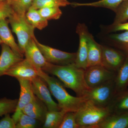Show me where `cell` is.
<instances>
[{
  "label": "cell",
  "mask_w": 128,
  "mask_h": 128,
  "mask_svg": "<svg viewBox=\"0 0 128 128\" xmlns=\"http://www.w3.org/2000/svg\"><path fill=\"white\" fill-rule=\"evenodd\" d=\"M42 70L56 76L65 87L73 90L77 96L85 97L90 89L85 80V70L77 67L74 63L60 66L49 63Z\"/></svg>",
  "instance_id": "obj_1"
},
{
  "label": "cell",
  "mask_w": 128,
  "mask_h": 128,
  "mask_svg": "<svg viewBox=\"0 0 128 128\" xmlns=\"http://www.w3.org/2000/svg\"><path fill=\"white\" fill-rule=\"evenodd\" d=\"M38 75L47 83L61 110L66 112H76L87 100L85 97L74 96L69 94L59 80L49 75L42 70L38 71Z\"/></svg>",
  "instance_id": "obj_2"
},
{
  "label": "cell",
  "mask_w": 128,
  "mask_h": 128,
  "mask_svg": "<svg viewBox=\"0 0 128 128\" xmlns=\"http://www.w3.org/2000/svg\"><path fill=\"white\" fill-rule=\"evenodd\" d=\"M110 114L108 108H102L87 100L76 112L80 128H96Z\"/></svg>",
  "instance_id": "obj_3"
},
{
  "label": "cell",
  "mask_w": 128,
  "mask_h": 128,
  "mask_svg": "<svg viewBox=\"0 0 128 128\" xmlns=\"http://www.w3.org/2000/svg\"><path fill=\"white\" fill-rule=\"evenodd\" d=\"M25 14L14 11L8 19L12 32L17 37L18 47L23 54L26 46L34 35L35 29L28 22Z\"/></svg>",
  "instance_id": "obj_4"
},
{
  "label": "cell",
  "mask_w": 128,
  "mask_h": 128,
  "mask_svg": "<svg viewBox=\"0 0 128 128\" xmlns=\"http://www.w3.org/2000/svg\"><path fill=\"white\" fill-rule=\"evenodd\" d=\"M117 94L114 79L90 89L85 97L94 105L107 108Z\"/></svg>",
  "instance_id": "obj_5"
},
{
  "label": "cell",
  "mask_w": 128,
  "mask_h": 128,
  "mask_svg": "<svg viewBox=\"0 0 128 128\" xmlns=\"http://www.w3.org/2000/svg\"><path fill=\"white\" fill-rule=\"evenodd\" d=\"M34 39L47 62L57 65H66L75 63L76 53L62 51L40 43L35 37Z\"/></svg>",
  "instance_id": "obj_6"
},
{
  "label": "cell",
  "mask_w": 128,
  "mask_h": 128,
  "mask_svg": "<svg viewBox=\"0 0 128 128\" xmlns=\"http://www.w3.org/2000/svg\"><path fill=\"white\" fill-rule=\"evenodd\" d=\"M116 73L102 65L89 66L85 70V80L88 87L92 89L113 80Z\"/></svg>",
  "instance_id": "obj_7"
},
{
  "label": "cell",
  "mask_w": 128,
  "mask_h": 128,
  "mask_svg": "<svg viewBox=\"0 0 128 128\" xmlns=\"http://www.w3.org/2000/svg\"><path fill=\"white\" fill-rule=\"evenodd\" d=\"M102 65L108 70L116 73L123 64L127 56L112 46L102 44Z\"/></svg>",
  "instance_id": "obj_8"
},
{
  "label": "cell",
  "mask_w": 128,
  "mask_h": 128,
  "mask_svg": "<svg viewBox=\"0 0 128 128\" xmlns=\"http://www.w3.org/2000/svg\"><path fill=\"white\" fill-rule=\"evenodd\" d=\"M31 81L34 95L46 105L48 111L61 110L58 103L53 100L50 90L44 79L38 76Z\"/></svg>",
  "instance_id": "obj_9"
},
{
  "label": "cell",
  "mask_w": 128,
  "mask_h": 128,
  "mask_svg": "<svg viewBox=\"0 0 128 128\" xmlns=\"http://www.w3.org/2000/svg\"><path fill=\"white\" fill-rule=\"evenodd\" d=\"M76 32L79 36V45L74 64L78 68L86 70L88 67V36L89 32L84 23H78Z\"/></svg>",
  "instance_id": "obj_10"
},
{
  "label": "cell",
  "mask_w": 128,
  "mask_h": 128,
  "mask_svg": "<svg viewBox=\"0 0 128 128\" xmlns=\"http://www.w3.org/2000/svg\"><path fill=\"white\" fill-rule=\"evenodd\" d=\"M17 80L20 86V96L16 110L12 116L16 124L23 112L24 108L32 100L35 96L30 80L22 79Z\"/></svg>",
  "instance_id": "obj_11"
},
{
  "label": "cell",
  "mask_w": 128,
  "mask_h": 128,
  "mask_svg": "<svg viewBox=\"0 0 128 128\" xmlns=\"http://www.w3.org/2000/svg\"><path fill=\"white\" fill-rule=\"evenodd\" d=\"M38 70L26 59H23L11 67L4 75L16 78V80H31L38 76Z\"/></svg>",
  "instance_id": "obj_12"
},
{
  "label": "cell",
  "mask_w": 128,
  "mask_h": 128,
  "mask_svg": "<svg viewBox=\"0 0 128 128\" xmlns=\"http://www.w3.org/2000/svg\"><path fill=\"white\" fill-rule=\"evenodd\" d=\"M34 36L29 41L24 52L25 58L29 61L38 71L44 68L48 62L44 57L34 39Z\"/></svg>",
  "instance_id": "obj_13"
},
{
  "label": "cell",
  "mask_w": 128,
  "mask_h": 128,
  "mask_svg": "<svg viewBox=\"0 0 128 128\" xmlns=\"http://www.w3.org/2000/svg\"><path fill=\"white\" fill-rule=\"evenodd\" d=\"M100 34L103 44L113 47L128 56V31L119 33H101Z\"/></svg>",
  "instance_id": "obj_14"
},
{
  "label": "cell",
  "mask_w": 128,
  "mask_h": 128,
  "mask_svg": "<svg viewBox=\"0 0 128 128\" xmlns=\"http://www.w3.org/2000/svg\"><path fill=\"white\" fill-rule=\"evenodd\" d=\"M1 53L0 55V77L15 64L23 59L14 52L6 44H2Z\"/></svg>",
  "instance_id": "obj_15"
},
{
  "label": "cell",
  "mask_w": 128,
  "mask_h": 128,
  "mask_svg": "<svg viewBox=\"0 0 128 128\" xmlns=\"http://www.w3.org/2000/svg\"><path fill=\"white\" fill-rule=\"evenodd\" d=\"M48 111L46 105L35 96L32 100L24 108L22 112L44 123Z\"/></svg>",
  "instance_id": "obj_16"
},
{
  "label": "cell",
  "mask_w": 128,
  "mask_h": 128,
  "mask_svg": "<svg viewBox=\"0 0 128 128\" xmlns=\"http://www.w3.org/2000/svg\"><path fill=\"white\" fill-rule=\"evenodd\" d=\"M102 44L96 42L89 32L88 36V67L102 65Z\"/></svg>",
  "instance_id": "obj_17"
},
{
  "label": "cell",
  "mask_w": 128,
  "mask_h": 128,
  "mask_svg": "<svg viewBox=\"0 0 128 128\" xmlns=\"http://www.w3.org/2000/svg\"><path fill=\"white\" fill-rule=\"evenodd\" d=\"M9 23L6 18L0 20V38L3 43L9 46L16 54L23 57L24 54L20 50L18 44L16 43L9 28Z\"/></svg>",
  "instance_id": "obj_18"
},
{
  "label": "cell",
  "mask_w": 128,
  "mask_h": 128,
  "mask_svg": "<svg viewBox=\"0 0 128 128\" xmlns=\"http://www.w3.org/2000/svg\"><path fill=\"white\" fill-rule=\"evenodd\" d=\"M107 108L110 114L128 113V89L117 93Z\"/></svg>",
  "instance_id": "obj_19"
},
{
  "label": "cell",
  "mask_w": 128,
  "mask_h": 128,
  "mask_svg": "<svg viewBox=\"0 0 128 128\" xmlns=\"http://www.w3.org/2000/svg\"><path fill=\"white\" fill-rule=\"evenodd\" d=\"M128 113L120 114H110L96 128H127Z\"/></svg>",
  "instance_id": "obj_20"
},
{
  "label": "cell",
  "mask_w": 128,
  "mask_h": 128,
  "mask_svg": "<svg viewBox=\"0 0 128 128\" xmlns=\"http://www.w3.org/2000/svg\"><path fill=\"white\" fill-rule=\"evenodd\" d=\"M117 93L128 89V56L116 73L114 78Z\"/></svg>",
  "instance_id": "obj_21"
},
{
  "label": "cell",
  "mask_w": 128,
  "mask_h": 128,
  "mask_svg": "<svg viewBox=\"0 0 128 128\" xmlns=\"http://www.w3.org/2000/svg\"><path fill=\"white\" fill-rule=\"evenodd\" d=\"M125 0H100L89 3L71 2L70 5L74 7L79 6L104 8L112 10L115 12L118 8Z\"/></svg>",
  "instance_id": "obj_22"
},
{
  "label": "cell",
  "mask_w": 128,
  "mask_h": 128,
  "mask_svg": "<svg viewBox=\"0 0 128 128\" xmlns=\"http://www.w3.org/2000/svg\"><path fill=\"white\" fill-rule=\"evenodd\" d=\"M25 16L28 23L34 28L42 30L48 25V21L42 17L38 10L31 6L26 12Z\"/></svg>",
  "instance_id": "obj_23"
},
{
  "label": "cell",
  "mask_w": 128,
  "mask_h": 128,
  "mask_svg": "<svg viewBox=\"0 0 128 128\" xmlns=\"http://www.w3.org/2000/svg\"><path fill=\"white\" fill-rule=\"evenodd\" d=\"M66 112L60 111H48L44 122L43 128H59Z\"/></svg>",
  "instance_id": "obj_24"
},
{
  "label": "cell",
  "mask_w": 128,
  "mask_h": 128,
  "mask_svg": "<svg viewBox=\"0 0 128 128\" xmlns=\"http://www.w3.org/2000/svg\"><path fill=\"white\" fill-rule=\"evenodd\" d=\"M70 3L67 0H34L31 7L38 10L44 7H65Z\"/></svg>",
  "instance_id": "obj_25"
},
{
  "label": "cell",
  "mask_w": 128,
  "mask_h": 128,
  "mask_svg": "<svg viewBox=\"0 0 128 128\" xmlns=\"http://www.w3.org/2000/svg\"><path fill=\"white\" fill-rule=\"evenodd\" d=\"M115 16L111 25L123 23L128 20V0H125L120 5L115 12Z\"/></svg>",
  "instance_id": "obj_26"
},
{
  "label": "cell",
  "mask_w": 128,
  "mask_h": 128,
  "mask_svg": "<svg viewBox=\"0 0 128 128\" xmlns=\"http://www.w3.org/2000/svg\"><path fill=\"white\" fill-rule=\"evenodd\" d=\"M18 99L6 98L0 99V117L8 114L14 113L16 107Z\"/></svg>",
  "instance_id": "obj_27"
},
{
  "label": "cell",
  "mask_w": 128,
  "mask_h": 128,
  "mask_svg": "<svg viewBox=\"0 0 128 128\" xmlns=\"http://www.w3.org/2000/svg\"><path fill=\"white\" fill-rule=\"evenodd\" d=\"M39 122L40 121L22 112L16 122V128H37Z\"/></svg>",
  "instance_id": "obj_28"
},
{
  "label": "cell",
  "mask_w": 128,
  "mask_h": 128,
  "mask_svg": "<svg viewBox=\"0 0 128 128\" xmlns=\"http://www.w3.org/2000/svg\"><path fill=\"white\" fill-rule=\"evenodd\" d=\"M38 10L42 17L48 21L59 19L62 14L58 7H44Z\"/></svg>",
  "instance_id": "obj_29"
},
{
  "label": "cell",
  "mask_w": 128,
  "mask_h": 128,
  "mask_svg": "<svg viewBox=\"0 0 128 128\" xmlns=\"http://www.w3.org/2000/svg\"><path fill=\"white\" fill-rule=\"evenodd\" d=\"M15 12L26 14L31 6L32 0H8Z\"/></svg>",
  "instance_id": "obj_30"
},
{
  "label": "cell",
  "mask_w": 128,
  "mask_h": 128,
  "mask_svg": "<svg viewBox=\"0 0 128 128\" xmlns=\"http://www.w3.org/2000/svg\"><path fill=\"white\" fill-rule=\"evenodd\" d=\"M59 128H80L76 121V112H66Z\"/></svg>",
  "instance_id": "obj_31"
},
{
  "label": "cell",
  "mask_w": 128,
  "mask_h": 128,
  "mask_svg": "<svg viewBox=\"0 0 128 128\" xmlns=\"http://www.w3.org/2000/svg\"><path fill=\"white\" fill-rule=\"evenodd\" d=\"M102 30L101 33L103 34L128 31V22L114 25H110L108 26H102Z\"/></svg>",
  "instance_id": "obj_32"
},
{
  "label": "cell",
  "mask_w": 128,
  "mask_h": 128,
  "mask_svg": "<svg viewBox=\"0 0 128 128\" xmlns=\"http://www.w3.org/2000/svg\"><path fill=\"white\" fill-rule=\"evenodd\" d=\"M13 12L12 8L7 1L0 2V20L8 18Z\"/></svg>",
  "instance_id": "obj_33"
},
{
  "label": "cell",
  "mask_w": 128,
  "mask_h": 128,
  "mask_svg": "<svg viewBox=\"0 0 128 128\" xmlns=\"http://www.w3.org/2000/svg\"><path fill=\"white\" fill-rule=\"evenodd\" d=\"M0 128H16V124L10 114H5L0 120Z\"/></svg>",
  "instance_id": "obj_34"
},
{
  "label": "cell",
  "mask_w": 128,
  "mask_h": 128,
  "mask_svg": "<svg viewBox=\"0 0 128 128\" xmlns=\"http://www.w3.org/2000/svg\"><path fill=\"white\" fill-rule=\"evenodd\" d=\"M2 43H3V42H2V40H1L0 38V44H2Z\"/></svg>",
  "instance_id": "obj_35"
},
{
  "label": "cell",
  "mask_w": 128,
  "mask_h": 128,
  "mask_svg": "<svg viewBox=\"0 0 128 128\" xmlns=\"http://www.w3.org/2000/svg\"><path fill=\"white\" fill-rule=\"evenodd\" d=\"M8 0H0V2H2L6 1Z\"/></svg>",
  "instance_id": "obj_36"
},
{
  "label": "cell",
  "mask_w": 128,
  "mask_h": 128,
  "mask_svg": "<svg viewBox=\"0 0 128 128\" xmlns=\"http://www.w3.org/2000/svg\"><path fill=\"white\" fill-rule=\"evenodd\" d=\"M34 0H32V1H34ZM33 2V1H32Z\"/></svg>",
  "instance_id": "obj_37"
},
{
  "label": "cell",
  "mask_w": 128,
  "mask_h": 128,
  "mask_svg": "<svg viewBox=\"0 0 128 128\" xmlns=\"http://www.w3.org/2000/svg\"></svg>",
  "instance_id": "obj_38"
},
{
  "label": "cell",
  "mask_w": 128,
  "mask_h": 128,
  "mask_svg": "<svg viewBox=\"0 0 128 128\" xmlns=\"http://www.w3.org/2000/svg\"></svg>",
  "instance_id": "obj_39"
}]
</instances>
